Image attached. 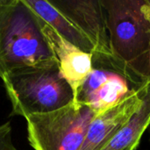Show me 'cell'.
Listing matches in <instances>:
<instances>
[{"label": "cell", "mask_w": 150, "mask_h": 150, "mask_svg": "<svg viewBox=\"0 0 150 150\" xmlns=\"http://www.w3.org/2000/svg\"><path fill=\"white\" fill-rule=\"evenodd\" d=\"M142 85V103L134 116L98 150H135L150 126V81Z\"/></svg>", "instance_id": "9c48e42d"}, {"label": "cell", "mask_w": 150, "mask_h": 150, "mask_svg": "<svg viewBox=\"0 0 150 150\" xmlns=\"http://www.w3.org/2000/svg\"><path fill=\"white\" fill-rule=\"evenodd\" d=\"M2 81L11 105L10 116L25 120L59 110L75 100L73 90L62 76L57 61L12 70Z\"/></svg>", "instance_id": "7a4b0ae2"}, {"label": "cell", "mask_w": 150, "mask_h": 150, "mask_svg": "<svg viewBox=\"0 0 150 150\" xmlns=\"http://www.w3.org/2000/svg\"><path fill=\"white\" fill-rule=\"evenodd\" d=\"M0 150H18L12 139L11 121L0 125Z\"/></svg>", "instance_id": "7c38bea8"}, {"label": "cell", "mask_w": 150, "mask_h": 150, "mask_svg": "<svg viewBox=\"0 0 150 150\" xmlns=\"http://www.w3.org/2000/svg\"><path fill=\"white\" fill-rule=\"evenodd\" d=\"M128 82L119 73L93 67L75 101L90 107L95 115L100 114L118 105L131 92Z\"/></svg>", "instance_id": "8992f818"}, {"label": "cell", "mask_w": 150, "mask_h": 150, "mask_svg": "<svg viewBox=\"0 0 150 150\" xmlns=\"http://www.w3.org/2000/svg\"><path fill=\"white\" fill-rule=\"evenodd\" d=\"M24 2L63 39L81 50L94 54V48L89 40L49 1L24 0Z\"/></svg>", "instance_id": "30bf717a"}, {"label": "cell", "mask_w": 150, "mask_h": 150, "mask_svg": "<svg viewBox=\"0 0 150 150\" xmlns=\"http://www.w3.org/2000/svg\"><path fill=\"white\" fill-rule=\"evenodd\" d=\"M142 85L133 88L118 105L97 114L91 120L80 150H98L140 109L142 103Z\"/></svg>", "instance_id": "52a82bcc"}, {"label": "cell", "mask_w": 150, "mask_h": 150, "mask_svg": "<svg viewBox=\"0 0 150 150\" xmlns=\"http://www.w3.org/2000/svg\"><path fill=\"white\" fill-rule=\"evenodd\" d=\"M110 48L118 72L133 83L132 71L145 58L150 46V21L145 0H101Z\"/></svg>", "instance_id": "3957f363"}, {"label": "cell", "mask_w": 150, "mask_h": 150, "mask_svg": "<svg viewBox=\"0 0 150 150\" xmlns=\"http://www.w3.org/2000/svg\"><path fill=\"white\" fill-rule=\"evenodd\" d=\"M41 28L58 62L60 71L72 88L76 99L79 89L93 69V54L63 39L42 19Z\"/></svg>", "instance_id": "ba28073f"}, {"label": "cell", "mask_w": 150, "mask_h": 150, "mask_svg": "<svg viewBox=\"0 0 150 150\" xmlns=\"http://www.w3.org/2000/svg\"><path fill=\"white\" fill-rule=\"evenodd\" d=\"M95 113L73 101L59 110L25 119L27 139L34 150H80Z\"/></svg>", "instance_id": "277c9868"}, {"label": "cell", "mask_w": 150, "mask_h": 150, "mask_svg": "<svg viewBox=\"0 0 150 150\" xmlns=\"http://www.w3.org/2000/svg\"><path fill=\"white\" fill-rule=\"evenodd\" d=\"M142 10L150 21V0L144 1ZM132 77L133 83L136 85V88L150 81V46L145 58L133 69Z\"/></svg>", "instance_id": "8fae6325"}, {"label": "cell", "mask_w": 150, "mask_h": 150, "mask_svg": "<svg viewBox=\"0 0 150 150\" xmlns=\"http://www.w3.org/2000/svg\"><path fill=\"white\" fill-rule=\"evenodd\" d=\"M149 141H150V126H149Z\"/></svg>", "instance_id": "4fadbf2b"}, {"label": "cell", "mask_w": 150, "mask_h": 150, "mask_svg": "<svg viewBox=\"0 0 150 150\" xmlns=\"http://www.w3.org/2000/svg\"><path fill=\"white\" fill-rule=\"evenodd\" d=\"M49 2L91 43L94 48L93 67L119 73L110 48L105 11L102 1L52 0Z\"/></svg>", "instance_id": "5b68a950"}, {"label": "cell", "mask_w": 150, "mask_h": 150, "mask_svg": "<svg viewBox=\"0 0 150 150\" xmlns=\"http://www.w3.org/2000/svg\"><path fill=\"white\" fill-rule=\"evenodd\" d=\"M54 61L40 18L24 0H0V78L15 69Z\"/></svg>", "instance_id": "6da1fadb"}]
</instances>
